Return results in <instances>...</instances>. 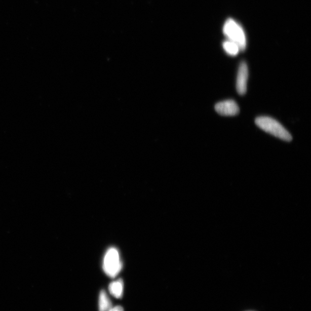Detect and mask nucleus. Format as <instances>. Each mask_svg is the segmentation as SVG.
I'll return each instance as SVG.
<instances>
[{"label":"nucleus","instance_id":"f257e3e1","mask_svg":"<svg viewBox=\"0 0 311 311\" xmlns=\"http://www.w3.org/2000/svg\"><path fill=\"white\" fill-rule=\"evenodd\" d=\"M258 127L271 135L285 141H291V134L278 121L268 116H259L255 120Z\"/></svg>","mask_w":311,"mask_h":311},{"label":"nucleus","instance_id":"f03ea898","mask_svg":"<svg viewBox=\"0 0 311 311\" xmlns=\"http://www.w3.org/2000/svg\"><path fill=\"white\" fill-rule=\"evenodd\" d=\"M223 32L228 40L238 45L241 51H245L247 46L246 36L240 24L234 19H229L224 25Z\"/></svg>","mask_w":311,"mask_h":311},{"label":"nucleus","instance_id":"7ed1b4c3","mask_svg":"<svg viewBox=\"0 0 311 311\" xmlns=\"http://www.w3.org/2000/svg\"><path fill=\"white\" fill-rule=\"evenodd\" d=\"M103 268L105 273L111 278H114L123 268L119 250L114 247L109 249L104 255Z\"/></svg>","mask_w":311,"mask_h":311},{"label":"nucleus","instance_id":"20e7f679","mask_svg":"<svg viewBox=\"0 0 311 311\" xmlns=\"http://www.w3.org/2000/svg\"><path fill=\"white\" fill-rule=\"evenodd\" d=\"M249 69L246 63L243 61L239 65L237 79V90L240 95L242 96L246 93Z\"/></svg>","mask_w":311,"mask_h":311},{"label":"nucleus","instance_id":"39448f33","mask_svg":"<svg viewBox=\"0 0 311 311\" xmlns=\"http://www.w3.org/2000/svg\"><path fill=\"white\" fill-rule=\"evenodd\" d=\"M215 110L222 116H235L238 114L240 109L233 100H227L216 104Z\"/></svg>","mask_w":311,"mask_h":311},{"label":"nucleus","instance_id":"423d86ee","mask_svg":"<svg viewBox=\"0 0 311 311\" xmlns=\"http://www.w3.org/2000/svg\"><path fill=\"white\" fill-rule=\"evenodd\" d=\"M109 292L111 295L116 298H121L123 296L124 283L120 279L113 281L108 287Z\"/></svg>","mask_w":311,"mask_h":311},{"label":"nucleus","instance_id":"0eeeda50","mask_svg":"<svg viewBox=\"0 0 311 311\" xmlns=\"http://www.w3.org/2000/svg\"><path fill=\"white\" fill-rule=\"evenodd\" d=\"M112 308V302L104 291L100 293L99 298V311H110Z\"/></svg>","mask_w":311,"mask_h":311},{"label":"nucleus","instance_id":"6e6552de","mask_svg":"<svg viewBox=\"0 0 311 311\" xmlns=\"http://www.w3.org/2000/svg\"><path fill=\"white\" fill-rule=\"evenodd\" d=\"M225 52L230 56H236L241 51L238 45L232 41L227 40L222 44Z\"/></svg>","mask_w":311,"mask_h":311},{"label":"nucleus","instance_id":"1a4fd4ad","mask_svg":"<svg viewBox=\"0 0 311 311\" xmlns=\"http://www.w3.org/2000/svg\"><path fill=\"white\" fill-rule=\"evenodd\" d=\"M110 311H124V308L121 306H116L112 308Z\"/></svg>","mask_w":311,"mask_h":311}]
</instances>
